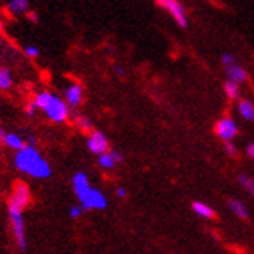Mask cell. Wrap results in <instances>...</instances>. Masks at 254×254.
<instances>
[{"mask_svg":"<svg viewBox=\"0 0 254 254\" xmlns=\"http://www.w3.org/2000/svg\"><path fill=\"white\" fill-rule=\"evenodd\" d=\"M73 189L74 194L81 201V206L84 211L90 209H106L107 198L99 189L93 188L88 182L87 175L84 172H78L73 175Z\"/></svg>","mask_w":254,"mask_h":254,"instance_id":"1","label":"cell"},{"mask_svg":"<svg viewBox=\"0 0 254 254\" xmlns=\"http://www.w3.org/2000/svg\"><path fill=\"white\" fill-rule=\"evenodd\" d=\"M14 163L19 171L34 177V179H47L52 175L50 164L45 161V158H42L36 147L27 146L23 150L17 152Z\"/></svg>","mask_w":254,"mask_h":254,"instance_id":"2","label":"cell"},{"mask_svg":"<svg viewBox=\"0 0 254 254\" xmlns=\"http://www.w3.org/2000/svg\"><path fill=\"white\" fill-rule=\"evenodd\" d=\"M31 203V194L28 186L23 182H17L12 186L11 195L8 198V211H19L22 212L25 208H28Z\"/></svg>","mask_w":254,"mask_h":254,"instance_id":"3","label":"cell"},{"mask_svg":"<svg viewBox=\"0 0 254 254\" xmlns=\"http://www.w3.org/2000/svg\"><path fill=\"white\" fill-rule=\"evenodd\" d=\"M155 5H158L166 12H169L180 28H188V14H186L185 6L180 2H177V0H157Z\"/></svg>","mask_w":254,"mask_h":254,"instance_id":"4","label":"cell"},{"mask_svg":"<svg viewBox=\"0 0 254 254\" xmlns=\"http://www.w3.org/2000/svg\"><path fill=\"white\" fill-rule=\"evenodd\" d=\"M214 133L217 135L225 143H230L237 136L239 126L231 117H223L214 124Z\"/></svg>","mask_w":254,"mask_h":254,"instance_id":"5","label":"cell"},{"mask_svg":"<svg viewBox=\"0 0 254 254\" xmlns=\"http://www.w3.org/2000/svg\"><path fill=\"white\" fill-rule=\"evenodd\" d=\"M44 112L47 113V117L55 123H64L68 118V106L55 95L52 101H50V104L44 109Z\"/></svg>","mask_w":254,"mask_h":254,"instance_id":"6","label":"cell"},{"mask_svg":"<svg viewBox=\"0 0 254 254\" xmlns=\"http://www.w3.org/2000/svg\"><path fill=\"white\" fill-rule=\"evenodd\" d=\"M87 147L92 154L104 155L109 152V139L103 132L92 130L90 135H88V139H87Z\"/></svg>","mask_w":254,"mask_h":254,"instance_id":"7","label":"cell"},{"mask_svg":"<svg viewBox=\"0 0 254 254\" xmlns=\"http://www.w3.org/2000/svg\"><path fill=\"white\" fill-rule=\"evenodd\" d=\"M9 219L12 225V234H14L17 245L20 250H27V239H25V222L22 217V212L9 211Z\"/></svg>","mask_w":254,"mask_h":254,"instance_id":"8","label":"cell"},{"mask_svg":"<svg viewBox=\"0 0 254 254\" xmlns=\"http://www.w3.org/2000/svg\"><path fill=\"white\" fill-rule=\"evenodd\" d=\"M226 76H228V81H233V82H236L239 85L248 81L247 70L242 65H237V64H234V65L226 68Z\"/></svg>","mask_w":254,"mask_h":254,"instance_id":"9","label":"cell"},{"mask_svg":"<svg viewBox=\"0 0 254 254\" xmlns=\"http://www.w3.org/2000/svg\"><path fill=\"white\" fill-rule=\"evenodd\" d=\"M65 99H67V103L70 106H78L81 104V101H82V87L79 84H73L67 88V92H65Z\"/></svg>","mask_w":254,"mask_h":254,"instance_id":"10","label":"cell"},{"mask_svg":"<svg viewBox=\"0 0 254 254\" xmlns=\"http://www.w3.org/2000/svg\"><path fill=\"white\" fill-rule=\"evenodd\" d=\"M228 203V208H230L233 211L234 215H237L239 219H248V209L245 206V203L242 200H239V198H230L226 201Z\"/></svg>","mask_w":254,"mask_h":254,"instance_id":"11","label":"cell"},{"mask_svg":"<svg viewBox=\"0 0 254 254\" xmlns=\"http://www.w3.org/2000/svg\"><path fill=\"white\" fill-rule=\"evenodd\" d=\"M192 211L195 215H198L201 219H214L215 217V211L208 205V203H203V201H194Z\"/></svg>","mask_w":254,"mask_h":254,"instance_id":"12","label":"cell"},{"mask_svg":"<svg viewBox=\"0 0 254 254\" xmlns=\"http://www.w3.org/2000/svg\"><path fill=\"white\" fill-rule=\"evenodd\" d=\"M239 113L247 121H254V104L248 99L239 101Z\"/></svg>","mask_w":254,"mask_h":254,"instance_id":"13","label":"cell"},{"mask_svg":"<svg viewBox=\"0 0 254 254\" xmlns=\"http://www.w3.org/2000/svg\"><path fill=\"white\" fill-rule=\"evenodd\" d=\"M8 147H11V149H14V150H17V152H20V150H23L25 147V141L23 139L19 136V135H16V133H6V138H5V141H3Z\"/></svg>","mask_w":254,"mask_h":254,"instance_id":"14","label":"cell"},{"mask_svg":"<svg viewBox=\"0 0 254 254\" xmlns=\"http://www.w3.org/2000/svg\"><path fill=\"white\" fill-rule=\"evenodd\" d=\"M223 92L226 95L228 99H231V101H236L240 98V85L233 82V81H226L223 84Z\"/></svg>","mask_w":254,"mask_h":254,"instance_id":"15","label":"cell"},{"mask_svg":"<svg viewBox=\"0 0 254 254\" xmlns=\"http://www.w3.org/2000/svg\"><path fill=\"white\" fill-rule=\"evenodd\" d=\"M237 182L251 197H254V179H253V177H250L247 174H239L237 175Z\"/></svg>","mask_w":254,"mask_h":254,"instance_id":"16","label":"cell"},{"mask_svg":"<svg viewBox=\"0 0 254 254\" xmlns=\"http://www.w3.org/2000/svg\"><path fill=\"white\" fill-rule=\"evenodd\" d=\"M52 98H53V95L50 93V92H41V93H37L36 96H34V106L37 107V109H45L48 104H50V101H52Z\"/></svg>","mask_w":254,"mask_h":254,"instance_id":"17","label":"cell"},{"mask_svg":"<svg viewBox=\"0 0 254 254\" xmlns=\"http://www.w3.org/2000/svg\"><path fill=\"white\" fill-rule=\"evenodd\" d=\"M8 8L11 12H14V14H20V12H25L28 9V2L27 0H11Z\"/></svg>","mask_w":254,"mask_h":254,"instance_id":"18","label":"cell"},{"mask_svg":"<svg viewBox=\"0 0 254 254\" xmlns=\"http://www.w3.org/2000/svg\"><path fill=\"white\" fill-rule=\"evenodd\" d=\"M98 163H99V166L103 168V169H113L117 166V161L113 160V157H112V154L110 152H107V154H104V155H99V158H98Z\"/></svg>","mask_w":254,"mask_h":254,"instance_id":"19","label":"cell"},{"mask_svg":"<svg viewBox=\"0 0 254 254\" xmlns=\"http://www.w3.org/2000/svg\"><path fill=\"white\" fill-rule=\"evenodd\" d=\"M12 84V78H11V73L8 68H0V88L2 90H6L9 88Z\"/></svg>","mask_w":254,"mask_h":254,"instance_id":"20","label":"cell"},{"mask_svg":"<svg viewBox=\"0 0 254 254\" xmlns=\"http://www.w3.org/2000/svg\"><path fill=\"white\" fill-rule=\"evenodd\" d=\"M76 126L79 127L84 132H90L92 130V123L87 120V117H78L76 118Z\"/></svg>","mask_w":254,"mask_h":254,"instance_id":"21","label":"cell"},{"mask_svg":"<svg viewBox=\"0 0 254 254\" xmlns=\"http://www.w3.org/2000/svg\"><path fill=\"white\" fill-rule=\"evenodd\" d=\"M220 62L223 64V65L228 68V67H231V65H234L236 64V61H234V56L231 55V53H223L222 56H220Z\"/></svg>","mask_w":254,"mask_h":254,"instance_id":"22","label":"cell"},{"mask_svg":"<svg viewBox=\"0 0 254 254\" xmlns=\"http://www.w3.org/2000/svg\"><path fill=\"white\" fill-rule=\"evenodd\" d=\"M223 149L226 152V155H230V157H237V154H239V150H237V147H236V144L233 141L225 143L223 144Z\"/></svg>","mask_w":254,"mask_h":254,"instance_id":"23","label":"cell"},{"mask_svg":"<svg viewBox=\"0 0 254 254\" xmlns=\"http://www.w3.org/2000/svg\"><path fill=\"white\" fill-rule=\"evenodd\" d=\"M39 48L37 47H33V45H28V47H25V55L30 56V58H37L39 56Z\"/></svg>","mask_w":254,"mask_h":254,"instance_id":"24","label":"cell"},{"mask_svg":"<svg viewBox=\"0 0 254 254\" xmlns=\"http://www.w3.org/2000/svg\"><path fill=\"white\" fill-rule=\"evenodd\" d=\"M82 212H84L82 206H71V208H70V215H71L73 219H78V217H81Z\"/></svg>","mask_w":254,"mask_h":254,"instance_id":"25","label":"cell"},{"mask_svg":"<svg viewBox=\"0 0 254 254\" xmlns=\"http://www.w3.org/2000/svg\"><path fill=\"white\" fill-rule=\"evenodd\" d=\"M36 106H34V103H30V104H27V107H25V112H27V115H30V117H33L34 113H36Z\"/></svg>","mask_w":254,"mask_h":254,"instance_id":"26","label":"cell"},{"mask_svg":"<svg viewBox=\"0 0 254 254\" xmlns=\"http://www.w3.org/2000/svg\"><path fill=\"white\" fill-rule=\"evenodd\" d=\"M110 154H112L113 160H115V161H117V164L123 161V155L120 154V152H118V150H110Z\"/></svg>","mask_w":254,"mask_h":254,"instance_id":"27","label":"cell"},{"mask_svg":"<svg viewBox=\"0 0 254 254\" xmlns=\"http://www.w3.org/2000/svg\"><path fill=\"white\" fill-rule=\"evenodd\" d=\"M247 155L254 160V143H251V144L247 146Z\"/></svg>","mask_w":254,"mask_h":254,"instance_id":"28","label":"cell"},{"mask_svg":"<svg viewBox=\"0 0 254 254\" xmlns=\"http://www.w3.org/2000/svg\"><path fill=\"white\" fill-rule=\"evenodd\" d=\"M117 195H118L120 198H126V197H127V190H126L124 188H118V189H117Z\"/></svg>","mask_w":254,"mask_h":254,"instance_id":"29","label":"cell"},{"mask_svg":"<svg viewBox=\"0 0 254 254\" xmlns=\"http://www.w3.org/2000/svg\"><path fill=\"white\" fill-rule=\"evenodd\" d=\"M28 19L33 20V22H36L37 20V14H36V12H28Z\"/></svg>","mask_w":254,"mask_h":254,"instance_id":"30","label":"cell"},{"mask_svg":"<svg viewBox=\"0 0 254 254\" xmlns=\"http://www.w3.org/2000/svg\"><path fill=\"white\" fill-rule=\"evenodd\" d=\"M5 138H6V133L3 129H0V141H5Z\"/></svg>","mask_w":254,"mask_h":254,"instance_id":"31","label":"cell"},{"mask_svg":"<svg viewBox=\"0 0 254 254\" xmlns=\"http://www.w3.org/2000/svg\"><path fill=\"white\" fill-rule=\"evenodd\" d=\"M117 73H120V74H123V73H124V70H123L121 67H117Z\"/></svg>","mask_w":254,"mask_h":254,"instance_id":"32","label":"cell"},{"mask_svg":"<svg viewBox=\"0 0 254 254\" xmlns=\"http://www.w3.org/2000/svg\"><path fill=\"white\" fill-rule=\"evenodd\" d=\"M2 28H3V22L0 20V31H2Z\"/></svg>","mask_w":254,"mask_h":254,"instance_id":"33","label":"cell"},{"mask_svg":"<svg viewBox=\"0 0 254 254\" xmlns=\"http://www.w3.org/2000/svg\"><path fill=\"white\" fill-rule=\"evenodd\" d=\"M175 254H180V253H175Z\"/></svg>","mask_w":254,"mask_h":254,"instance_id":"34","label":"cell"}]
</instances>
